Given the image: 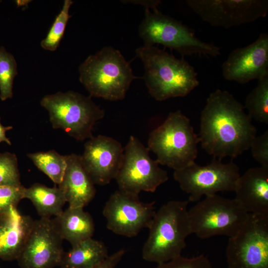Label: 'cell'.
Returning a JSON list of instances; mask_svg holds the SVG:
<instances>
[{
  "label": "cell",
  "instance_id": "6da1fadb",
  "mask_svg": "<svg viewBox=\"0 0 268 268\" xmlns=\"http://www.w3.org/2000/svg\"><path fill=\"white\" fill-rule=\"evenodd\" d=\"M244 106L231 93H211L201 112L198 135L202 148L215 158H234L250 149L257 129Z\"/></svg>",
  "mask_w": 268,
  "mask_h": 268
},
{
  "label": "cell",
  "instance_id": "7a4b0ae2",
  "mask_svg": "<svg viewBox=\"0 0 268 268\" xmlns=\"http://www.w3.org/2000/svg\"><path fill=\"white\" fill-rule=\"evenodd\" d=\"M135 54L143 64L142 78L148 92L157 101L186 96L199 85L197 72L184 58L154 46L140 47Z\"/></svg>",
  "mask_w": 268,
  "mask_h": 268
},
{
  "label": "cell",
  "instance_id": "3957f363",
  "mask_svg": "<svg viewBox=\"0 0 268 268\" xmlns=\"http://www.w3.org/2000/svg\"><path fill=\"white\" fill-rule=\"evenodd\" d=\"M189 201H171L156 212L148 228L149 234L142 249L145 261L157 264L180 255L192 233L188 215Z\"/></svg>",
  "mask_w": 268,
  "mask_h": 268
},
{
  "label": "cell",
  "instance_id": "277c9868",
  "mask_svg": "<svg viewBox=\"0 0 268 268\" xmlns=\"http://www.w3.org/2000/svg\"><path fill=\"white\" fill-rule=\"evenodd\" d=\"M79 80L90 96L110 101L123 99L132 82L138 77L130 63L112 47L89 56L79 67Z\"/></svg>",
  "mask_w": 268,
  "mask_h": 268
},
{
  "label": "cell",
  "instance_id": "5b68a950",
  "mask_svg": "<svg viewBox=\"0 0 268 268\" xmlns=\"http://www.w3.org/2000/svg\"><path fill=\"white\" fill-rule=\"evenodd\" d=\"M199 142L190 119L177 110L170 112L150 133L147 147L156 155L159 164L175 171L195 162Z\"/></svg>",
  "mask_w": 268,
  "mask_h": 268
},
{
  "label": "cell",
  "instance_id": "8992f818",
  "mask_svg": "<svg viewBox=\"0 0 268 268\" xmlns=\"http://www.w3.org/2000/svg\"><path fill=\"white\" fill-rule=\"evenodd\" d=\"M40 104L48 111L54 129H62L79 141L93 136L94 126L105 115V111L91 96L73 91L46 95Z\"/></svg>",
  "mask_w": 268,
  "mask_h": 268
},
{
  "label": "cell",
  "instance_id": "52a82bcc",
  "mask_svg": "<svg viewBox=\"0 0 268 268\" xmlns=\"http://www.w3.org/2000/svg\"><path fill=\"white\" fill-rule=\"evenodd\" d=\"M138 33L144 45L161 44L177 51L183 58L197 54L216 57L220 54L218 46L201 40L193 30L157 9L151 12L145 8Z\"/></svg>",
  "mask_w": 268,
  "mask_h": 268
},
{
  "label": "cell",
  "instance_id": "ba28073f",
  "mask_svg": "<svg viewBox=\"0 0 268 268\" xmlns=\"http://www.w3.org/2000/svg\"><path fill=\"white\" fill-rule=\"evenodd\" d=\"M192 233L201 239L217 235L234 236L249 213L235 199L217 194L206 196L188 210Z\"/></svg>",
  "mask_w": 268,
  "mask_h": 268
},
{
  "label": "cell",
  "instance_id": "9c48e42d",
  "mask_svg": "<svg viewBox=\"0 0 268 268\" xmlns=\"http://www.w3.org/2000/svg\"><path fill=\"white\" fill-rule=\"evenodd\" d=\"M221 160L214 158L205 166L194 162L174 171V178L182 190L189 195V202H198L203 196L234 191L240 176L239 167L232 161L225 163Z\"/></svg>",
  "mask_w": 268,
  "mask_h": 268
},
{
  "label": "cell",
  "instance_id": "30bf717a",
  "mask_svg": "<svg viewBox=\"0 0 268 268\" xmlns=\"http://www.w3.org/2000/svg\"><path fill=\"white\" fill-rule=\"evenodd\" d=\"M149 153L137 138L130 137L115 178L119 190L137 195L141 191L153 193L168 180L167 172L160 167Z\"/></svg>",
  "mask_w": 268,
  "mask_h": 268
},
{
  "label": "cell",
  "instance_id": "8fae6325",
  "mask_svg": "<svg viewBox=\"0 0 268 268\" xmlns=\"http://www.w3.org/2000/svg\"><path fill=\"white\" fill-rule=\"evenodd\" d=\"M228 268H268V216L249 213L226 249Z\"/></svg>",
  "mask_w": 268,
  "mask_h": 268
},
{
  "label": "cell",
  "instance_id": "7c38bea8",
  "mask_svg": "<svg viewBox=\"0 0 268 268\" xmlns=\"http://www.w3.org/2000/svg\"><path fill=\"white\" fill-rule=\"evenodd\" d=\"M155 203L143 202L137 194L115 191L103 209L107 228L118 235L136 236L141 230L149 227L156 212Z\"/></svg>",
  "mask_w": 268,
  "mask_h": 268
},
{
  "label": "cell",
  "instance_id": "4fadbf2b",
  "mask_svg": "<svg viewBox=\"0 0 268 268\" xmlns=\"http://www.w3.org/2000/svg\"><path fill=\"white\" fill-rule=\"evenodd\" d=\"M188 5L212 26L228 29L265 17L267 0H187Z\"/></svg>",
  "mask_w": 268,
  "mask_h": 268
},
{
  "label": "cell",
  "instance_id": "5bb4252c",
  "mask_svg": "<svg viewBox=\"0 0 268 268\" xmlns=\"http://www.w3.org/2000/svg\"><path fill=\"white\" fill-rule=\"evenodd\" d=\"M63 240L51 218L34 221L27 242L17 259L20 268H55L64 254Z\"/></svg>",
  "mask_w": 268,
  "mask_h": 268
},
{
  "label": "cell",
  "instance_id": "9a60e30c",
  "mask_svg": "<svg viewBox=\"0 0 268 268\" xmlns=\"http://www.w3.org/2000/svg\"><path fill=\"white\" fill-rule=\"evenodd\" d=\"M124 148L115 139L99 135L89 139L80 155L82 163L95 185L104 186L115 179L122 164Z\"/></svg>",
  "mask_w": 268,
  "mask_h": 268
},
{
  "label": "cell",
  "instance_id": "2e32d148",
  "mask_svg": "<svg viewBox=\"0 0 268 268\" xmlns=\"http://www.w3.org/2000/svg\"><path fill=\"white\" fill-rule=\"evenodd\" d=\"M223 77L240 84L268 76V34L261 33L256 41L233 50L222 65Z\"/></svg>",
  "mask_w": 268,
  "mask_h": 268
},
{
  "label": "cell",
  "instance_id": "e0dca14e",
  "mask_svg": "<svg viewBox=\"0 0 268 268\" xmlns=\"http://www.w3.org/2000/svg\"><path fill=\"white\" fill-rule=\"evenodd\" d=\"M234 198L248 213L268 216V167L251 168L238 178Z\"/></svg>",
  "mask_w": 268,
  "mask_h": 268
},
{
  "label": "cell",
  "instance_id": "ac0fdd59",
  "mask_svg": "<svg viewBox=\"0 0 268 268\" xmlns=\"http://www.w3.org/2000/svg\"><path fill=\"white\" fill-rule=\"evenodd\" d=\"M34 221L20 214L17 207L0 216V258L12 261L18 258L27 242Z\"/></svg>",
  "mask_w": 268,
  "mask_h": 268
},
{
  "label": "cell",
  "instance_id": "d6986e66",
  "mask_svg": "<svg viewBox=\"0 0 268 268\" xmlns=\"http://www.w3.org/2000/svg\"><path fill=\"white\" fill-rule=\"evenodd\" d=\"M66 158L67 168L59 187L69 207L84 208L95 196V184L83 167L80 155L72 153Z\"/></svg>",
  "mask_w": 268,
  "mask_h": 268
},
{
  "label": "cell",
  "instance_id": "ffe728a7",
  "mask_svg": "<svg viewBox=\"0 0 268 268\" xmlns=\"http://www.w3.org/2000/svg\"><path fill=\"white\" fill-rule=\"evenodd\" d=\"M52 220L60 237L71 246L91 238L95 231L92 217L82 207L68 206Z\"/></svg>",
  "mask_w": 268,
  "mask_h": 268
},
{
  "label": "cell",
  "instance_id": "44dd1931",
  "mask_svg": "<svg viewBox=\"0 0 268 268\" xmlns=\"http://www.w3.org/2000/svg\"><path fill=\"white\" fill-rule=\"evenodd\" d=\"M103 242L89 238L74 245L64 252L60 268H94L108 257Z\"/></svg>",
  "mask_w": 268,
  "mask_h": 268
},
{
  "label": "cell",
  "instance_id": "7402d4cb",
  "mask_svg": "<svg viewBox=\"0 0 268 268\" xmlns=\"http://www.w3.org/2000/svg\"><path fill=\"white\" fill-rule=\"evenodd\" d=\"M23 199L31 201L38 215L42 218H51L59 215L67 202L64 192L59 187L50 188L38 183L24 188Z\"/></svg>",
  "mask_w": 268,
  "mask_h": 268
},
{
  "label": "cell",
  "instance_id": "603a6c76",
  "mask_svg": "<svg viewBox=\"0 0 268 268\" xmlns=\"http://www.w3.org/2000/svg\"><path fill=\"white\" fill-rule=\"evenodd\" d=\"M27 156L54 183L59 185L61 184L67 165L66 155L51 150L28 153Z\"/></svg>",
  "mask_w": 268,
  "mask_h": 268
},
{
  "label": "cell",
  "instance_id": "cb8c5ba5",
  "mask_svg": "<svg viewBox=\"0 0 268 268\" xmlns=\"http://www.w3.org/2000/svg\"><path fill=\"white\" fill-rule=\"evenodd\" d=\"M244 107L251 120L268 124V76L258 80L256 87L247 95Z\"/></svg>",
  "mask_w": 268,
  "mask_h": 268
},
{
  "label": "cell",
  "instance_id": "d4e9b609",
  "mask_svg": "<svg viewBox=\"0 0 268 268\" xmlns=\"http://www.w3.org/2000/svg\"><path fill=\"white\" fill-rule=\"evenodd\" d=\"M73 3L71 0H65L63 7L55 17L46 37L41 42V47L48 51H55L62 41L67 24L71 17L69 11Z\"/></svg>",
  "mask_w": 268,
  "mask_h": 268
},
{
  "label": "cell",
  "instance_id": "484cf974",
  "mask_svg": "<svg viewBox=\"0 0 268 268\" xmlns=\"http://www.w3.org/2000/svg\"><path fill=\"white\" fill-rule=\"evenodd\" d=\"M18 74L14 56L0 46V98L4 101L12 97L13 83Z\"/></svg>",
  "mask_w": 268,
  "mask_h": 268
},
{
  "label": "cell",
  "instance_id": "4316f807",
  "mask_svg": "<svg viewBox=\"0 0 268 268\" xmlns=\"http://www.w3.org/2000/svg\"><path fill=\"white\" fill-rule=\"evenodd\" d=\"M17 158L14 153H0V185H21Z\"/></svg>",
  "mask_w": 268,
  "mask_h": 268
},
{
  "label": "cell",
  "instance_id": "83f0119b",
  "mask_svg": "<svg viewBox=\"0 0 268 268\" xmlns=\"http://www.w3.org/2000/svg\"><path fill=\"white\" fill-rule=\"evenodd\" d=\"M24 187L0 185V216L17 205L23 199Z\"/></svg>",
  "mask_w": 268,
  "mask_h": 268
},
{
  "label": "cell",
  "instance_id": "f1b7e54d",
  "mask_svg": "<svg viewBox=\"0 0 268 268\" xmlns=\"http://www.w3.org/2000/svg\"><path fill=\"white\" fill-rule=\"evenodd\" d=\"M155 268H213L203 254L193 258L180 255L170 261L157 264Z\"/></svg>",
  "mask_w": 268,
  "mask_h": 268
},
{
  "label": "cell",
  "instance_id": "f546056e",
  "mask_svg": "<svg viewBox=\"0 0 268 268\" xmlns=\"http://www.w3.org/2000/svg\"><path fill=\"white\" fill-rule=\"evenodd\" d=\"M253 158L261 166L268 167V131L256 136L250 148Z\"/></svg>",
  "mask_w": 268,
  "mask_h": 268
},
{
  "label": "cell",
  "instance_id": "4dcf8cb0",
  "mask_svg": "<svg viewBox=\"0 0 268 268\" xmlns=\"http://www.w3.org/2000/svg\"><path fill=\"white\" fill-rule=\"evenodd\" d=\"M125 252V250L121 249L109 255L102 263L94 268H115L122 259Z\"/></svg>",
  "mask_w": 268,
  "mask_h": 268
},
{
  "label": "cell",
  "instance_id": "1f68e13d",
  "mask_svg": "<svg viewBox=\"0 0 268 268\" xmlns=\"http://www.w3.org/2000/svg\"><path fill=\"white\" fill-rule=\"evenodd\" d=\"M126 3L130 2L144 5L146 8L157 9V6L161 2L160 0H123Z\"/></svg>",
  "mask_w": 268,
  "mask_h": 268
},
{
  "label": "cell",
  "instance_id": "d6a6232c",
  "mask_svg": "<svg viewBox=\"0 0 268 268\" xmlns=\"http://www.w3.org/2000/svg\"><path fill=\"white\" fill-rule=\"evenodd\" d=\"M12 126H3L0 123V143L1 142H5L8 145H11L10 140L6 137V132L12 129Z\"/></svg>",
  "mask_w": 268,
  "mask_h": 268
}]
</instances>
